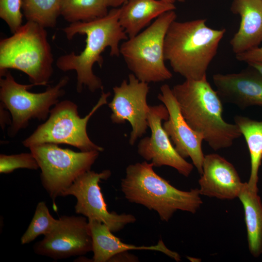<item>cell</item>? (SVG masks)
I'll return each instance as SVG.
<instances>
[{
  "label": "cell",
  "instance_id": "obj_4",
  "mask_svg": "<svg viewBox=\"0 0 262 262\" xmlns=\"http://www.w3.org/2000/svg\"><path fill=\"white\" fill-rule=\"evenodd\" d=\"M147 161L129 165L121 181L126 199L156 212L168 222L178 210L195 213L202 204L198 188L178 189L157 174Z\"/></svg>",
  "mask_w": 262,
  "mask_h": 262
},
{
  "label": "cell",
  "instance_id": "obj_29",
  "mask_svg": "<svg viewBox=\"0 0 262 262\" xmlns=\"http://www.w3.org/2000/svg\"><path fill=\"white\" fill-rule=\"evenodd\" d=\"M4 106L0 103V124L1 128L4 130L6 125H11L12 120L11 119V115Z\"/></svg>",
  "mask_w": 262,
  "mask_h": 262
},
{
  "label": "cell",
  "instance_id": "obj_20",
  "mask_svg": "<svg viewBox=\"0 0 262 262\" xmlns=\"http://www.w3.org/2000/svg\"><path fill=\"white\" fill-rule=\"evenodd\" d=\"M238 198L244 208L248 249L257 258L262 254V201L247 182H244Z\"/></svg>",
  "mask_w": 262,
  "mask_h": 262
},
{
  "label": "cell",
  "instance_id": "obj_21",
  "mask_svg": "<svg viewBox=\"0 0 262 262\" xmlns=\"http://www.w3.org/2000/svg\"><path fill=\"white\" fill-rule=\"evenodd\" d=\"M234 120L245 137L250 154L251 169L247 183L250 190L258 192V172L262 162V121L242 115H236Z\"/></svg>",
  "mask_w": 262,
  "mask_h": 262
},
{
  "label": "cell",
  "instance_id": "obj_28",
  "mask_svg": "<svg viewBox=\"0 0 262 262\" xmlns=\"http://www.w3.org/2000/svg\"><path fill=\"white\" fill-rule=\"evenodd\" d=\"M138 259L135 256L130 254L128 251L122 252L113 256L109 262H137Z\"/></svg>",
  "mask_w": 262,
  "mask_h": 262
},
{
  "label": "cell",
  "instance_id": "obj_30",
  "mask_svg": "<svg viewBox=\"0 0 262 262\" xmlns=\"http://www.w3.org/2000/svg\"><path fill=\"white\" fill-rule=\"evenodd\" d=\"M108 7L117 8L123 5L128 0H104Z\"/></svg>",
  "mask_w": 262,
  "mask_h": 262
},
{
  "label": "cell",
  "instance_id": "obj_10",
  "mask_svg": "<svg viewBox=\"0 0 262 262\" xmlns=\"http://www.w3.org/2000/svg\"><path fill=\"white\" fill-rule=\"evenodd\" d=\"M111 175L110 170L97 173L91 170L80 176L62 195V196H73L77 203L75 211L87 219H94L105 224L113 232L136 221L131 214H117L109 212L104 200L99 183L108 179Z\"/></svg>",
  "mask_w": 262,
  "mask_h": 262
},
{
  "label": "cell",
  "instance_id": "obj_5",
  "mask_svg": "<svg viewBox=\"0 0 262 262\" xmlns=\"http://www.w3.org/2000/svg\"><path fill=\"white\" fill-rule=\"evenodd\" d=\"M54 61L45 28L27 21L13 34L0 41V75L9 69L26 74L31 83L47 85Z\"/></svg>",
  "mask_w": 262,
  "mask_h": 262
},
{
  "label": "cell",
  "instance_id": "obj_2",
  "mask_svg": "<svg viewBox=\"0 0 262 262\" xmlns=\"http://www.w3.org/2000/svg\"><path fill=\"white\" fill-rule=\"evenodd\" d=\"M172 91L187 123L213 150L231 147L242 135L236 124L223 118L222 100L207 78L185 80L174 85Z\"/></svg>",
  "mask_w": 262,
  "mask_h": 262
},
{
  "label": "cell",
  "instance_id": "obj_18",
  "mask_svg": "<svg viewBox=\"0 0 262 262\" xmlns=\"http://www.w3.org/2000/svg\"><path fill=\"white\" fill-rule=\"evenodd\" d=\"M88 220L93 242V262H109L115 254L131 250L158 251L177 262L180 260V256L169 249L162 240H160L157 245L151 246H135L125 244L115 236L105 224L94 219Z\"/></svg>",
  "mask_w": 262,
  "mask_h": 262
},
{
  "label": "cell",
  "instance_id": "obj_23",
  "mask_svg": "<svg viewBox=\"0 0 262 262\" xmlns=\"http://www.w3.org/2000/svg\"><path fill=\"white\" fill-rule=\"evenodd\" d=\"M63 0H21V9L27 21L46 28L55 27L61 15Z\"/></svg>",
  "mask_w": 262,
  "mask_h": 262
},
{
  "label": "cell",
  "instance_id": "obj_3",
  "mask_svg": "<svg viewBox=\"0 0 262 262\" xmlns=\"http://www.w3.org/2000/svg\"><path fill=\"white\" fill-rule=\"evenodd\" d=\"M226 29L208 27L206 19L176 20L164 40V58L173 70L185 80H201L216 55Z\"/></svg>",
  "mask_w": 262,
  "mask_h": 262
},
{
  "label": "cell",
  "instance_id": "obj_7",
  "mask_svg": "<svg viewBox=\"0 0 262 262\" xmlns=\"http://www.w3.org/2000/svg\"><path fill=\"white\" fill-rule=\"evenodd\" d=\"M101 91L97 103L84 117L79 116L78 106L72 101H59L51 109L48 119L22 141L23 146L29 148L45 143L66 144L77 147L81 151L102 152L104 148L92 142L87 132L90 118L99 108L107 103L110 96L109 92Z\"/></svg>",
  "mask_w": 262,
  "mask_h": 262
},
{
  "label": "cell",
  "instance_id": "obj_22",
  "mask_svg": "<svg viewBox=\"0 0 262 262\" xmlns=\"http://www.w3.org/2000/svg\"><path fill=\"white\" fill-rule=\"evenodd\" d=\"M108 8L104 0H63L61 15L70 23L88 21L106 16Z\"/></svg>",
  "mask_w": 262,
  "mask_h": 262
},
{
  "label": "cell",
  "instance_id": "obj_17",
  "mask_svg": "<svg viewBox=\"0 0 262 262\" xmlns=\"http://www.w3.org/2000/svg\"><path fill=\"white\" fill-rule=\"evenodd\" d=\"M230 10L241 18L229 42L232 51L236 54L258 47L262 43V0H233Z\"/></svg>",
  "mask_w": 262,
  "mask_h": 262
},
{
  "label": "cell",
  "instance_id": "obj_32",
  "mask_svg": "<svg viewBox=\"0 0 262 262\" xmlns=\"http://www.w3.org/2000/svg\"><path fill=\"white\" fill-rule=\"evenodd\" d=\"M160 0L164 2L170 3V4H174L175 3H176V2H183L185 1V0Z\"/></svg>",
  "mask_w": 262,
  "mask_h": 262
},
{
  "label": "cell",
  "instance_id": "obj_12",
  "mask_svg": "<svg viewBox=\"0 0 262 262\" xmlns=\"http://www.w3.org/2000/svg\"><path fill=\"white\" fill-rule=\"evenodd\" d=\"M55 228L33 246L38 255L60 260L93 251V242L86 217L64 215Z\"/></svg>",
  "mask_w": 262,
  "mask_h": 262
},
{
  "label": "cell",
  "instance_id": "obj_15",
  "mask_svg": "<svg viewBox=\"0 0 262 262\" xmlns=\"http://www.w3.org/2000/svg\"><path fill=\"white\" fill-rule=\"evenodd\" d=\"M213 81L221 99L244 109L262 106V74L249 66L239 72L215 74Z\"/></svg>",
  "mask_w": 262,
  "mask_h": 262
},
{
  "label": "cell",
  "instance_id": "obj_25",
  "mask_svg": "<svg viewBox=\"0 0 262 262\" xmlns=\"http://www.w3.org/2000/svg\"><path fill=\"white\" fill-rule=\"evenodd\" d=\"M39 168L38 162L31 152L13 155H0V173L9 174L18 168L37 170Z\"/></svg>",
  "mask_w": 262,
  "mask_h": 262
},
{
  "label": "cell",
  "instance_id": "obj_9",
  "mask_svg": "<svg viewBox=\"0 0 262 262\" xmlns=\"http://www.w3.org/2000/svg\"><path fill=\"white\" fill-rule=\"evenodd\" d=\"M29 148L41 169V184L53 203L77 178L91 170L100 152H75L53 143L35 145Z\"/></svg>",
  "mask_w": 262,
  "mask_h": 262
},
{
  "label": "cell",
  "instance_id": "obj_11",
  "mask_svg": "<svg viewBox=\"0 0 262 262\" xmlns=\"http://www.w3.org/2000/svg\"><path fill=\"white\" fill-rule=\"evenodd\" d=\"M128 78V82L124 80L119 86L113 87L114 95L108 107L113 123L123 124L127 121L131 124L129 144L133 145L148 127L149 105L147 98L149 87L148 83L139 81L132 73Z\"/></svg>",
  "mask_w": 262,
  "mask_h": 262
},
{
  "label": "cell",
  "instance_id": "obj_13",
  "mask_svg": "<svg viewBox=\"0 0 262 262\" xmlns=\"http://www.w3.org/2000/svg\"><path fill=\"white\" fill-rule=\"evenodd\" d=\"M168 116V110L164 104L149 106L148 125L151 135L140 140L137 152L146 161H151L154 167L170 166L188 177L193 171L194 165L178 153L164 130L162 121L167 120Z\"/></svg>",
  "mask_w": 262,
  "mask_h": 262
},
{
  "label": "cell",
  "instance_id": "obj_8",
  "mask_svg": "<svg viewBox=\"0 0 262 262\" xmlns=\"http://www.w3.org/2000/svg\"><path fill=\"white\" fill-rule=\"evenodd\" d=\"M0 76V99L12 116V123L8 129V135L12 137L26 128L30 120H46L50 108L65 94L64 88L69 80L68 76H63L55 85L48 87L43 92L34 93L28 90L35 84L17 82L9 70Z\"/></svg>",
  "mask_w": 262,
  "mask_h": 262
},
{
  "label": "cell",
  "instance_id": "obj_16",
  "mask_svg": "<svg viewBox=\"0 0 262 262\" xmlns=\"http://www.w3.org/2000/svg\"><path fill=\"white\" fill-rule=\"evenodd\" d=\"M198 183L201 195L231 200L238 197L244 182L232 164L212 153L205 155Z\"/></svg>",
  "mask_w": 262,
  "mask_h": 262
},
{
  "label": "cell",
  "instance_id": "obj_31",
  "mask_svg": "<svg viewBox=\"0 0 262 262\" xmlns=\"http://www.w3.org/2000/svg\"><path fill=\"white\" fill-rule=\"evenodd\" d=\"M247 64L262 74V62H251Z\"/></svg>",
  "mask_w": 262,
  "mask_h": 262
},
{
  "label": "cell",
  "instance_id": "obj_27",
  "mask_svg": "<svg viewBox=\"0 0 262 262\" xmlns=\"http://www.w3.org/2000/svg\"><path fill=\"white\" fill-rule=\"evenodd\" d=\"M236 59L247 64L251 62H262V47L235 54Z\"/></svg>",
  "mask_w": 262,
  "mask_h": 262
},
{
  "label": "cell",
  "instance_id": "obj_19",
  "mask_svg": "<svg viewBox=\"0 0 262 262\" xmlns=\"http://www.w3.org/2000/svg\"><path fill=\"white\" fill-rule=\"evenodd\" d=\"M119 8V22L129 38H131L153 19L175 10L176 6L158 0H128Z\"/></svg>",
  "mask_w": 262,
  "mask_h": 262
},
{
  "label": "cell",
  "instance_id": "obj_26",
  "mask_svg": "<svg viewBox=\"0 0 262 262\" xmlns=\"http://www.w3.org/2000/svg\"><path fill=\"white\" fill-rule=\"evenodd\" d=\"M21 9V0H0V17L13 33L22 25Z\"/></svg>",
  "mask_w": 262,
  "mask_h": 262
},
{
  "label": "cell",
  "instance_id": "obj_24",
  "mask_svg": "<svg viewBox=\"0 0 262 262\" xmlns=\"http://www.w3.org/2000/svg\"><path fill=\"white\" fill-rule=\"evenodd\" d=\"M58 222L59 219L54 218L50 214L46 203L39 202L30 224L21 237V244H27L40 235L45 236L49 234L55 228Z\"/></svg>",
  "mask_w": 262,
  "mask_h": 262
},
{
  "label": "cell",
  "instance_id": "obj_14",
  "mask_svg": "<svg viewBox=\"0 0 262 262\" xmlns=\"http://www.w3.org/2000/svg\"><path fill=\"white\" fill-rule=\"evenodd\" d=\"M160 90L157 98L166 107L169 115L163 128L178 153L184 159L190 157L201 175L205 157L202 148L203 137L187 123L169 86L163 84Z\"/></svg>",
  "mask_w": 262,
  "mask_h": 262
},
{
  "label": "cell",
  "instance_id": "obj_6",
  "mask_svg": "<svg viewBox=\"0 0 262 262\" xmlns=\"http://www.w3.org/2000/svg\"><path fill=\"white\" fill-rule=\"evenodd\" d=\"M176 18L175 10L165 12L142 32L120 45V55L139 81L148 83L172 77L164 63V40L169 26Z\"/></svg>",
  "mask_w": 262,
  "mask_h": 262
},
{
  "label": "cell",
  "instance_id": "obj_1",
  "mask_svg": "<svg viewBox=\"0 0 262 262\" xmlns=\"http://www.w3.org/2000/svg\"><path fill=\"white\" fill-rule=\"evenodd\" d=\"M119 8H114L104 16L72 23L62 29L68 40L72 39L77 34L86 35L85 48L79 54L71 52L60 56L56 61V66L60 70L76 72L78 93H81L83 87H87L91 92L103 90L102 81L93 73V66L97 63L102 67L101 53L107 47L110 49L111 56H119V42L129 38L119 22Z\"/></svg>",
  "mask_w": 262,
  "mask_h": 262
}]
</instances>
